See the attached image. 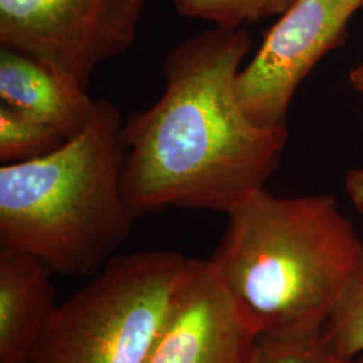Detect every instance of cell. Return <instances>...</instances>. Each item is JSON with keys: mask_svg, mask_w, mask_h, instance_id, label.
<instances>
[{"mask_svg": "<svg viewBox=\"0 0 363 363\" xmlns=\"http://www.w3.org/2000/svg\"><path fill=\"white\" fill-rule=\"evenodd\" d=\"M250 46L244 27H214L166 55L162 96L121 128L123 193L136 220L166 208L228 214L265 189L289 133L256 124L237 99Z\"/></svg>", "mask_w": 363, "mask_h": 363, "instance_id": "cell-1", "label": "cell"}, {"mask_svg": "<svg viewBox=\"0 0 363 363\" xmlns=\"http://www.w3.org/2000/svg\"><path fill=\"white\" fill-rule=\"evenodd\" d=\"M226 216L210 261L259 335L322 331L363 277V241L333 195L261 189Z\"/></svg>", "mask_w": 363, "mask_h": 363, "instance_id": "cell-2", "label": "cell"}, {"mask_svg": "<svg viewBox=\"0 0 363 363\" xmlns=\"http://www.w3.org/2000/svg\"><path fill=\"white\" fill-rule=\"evenodd\" d=\"M123 123L116 105L100 99L76 138L38 159L1 164V249L72 277L104 268L136 220L121 183Z\"/></svg>", "mask_w": 363, "mask_h": 363, "instance_id": "cell-3", "label": "cell"}, {"mask_svg": "<svg viewBox=\"0 0 363 363\" xmlns=\"http://www.w3.org/2000/svg\"><path fill=\"white\" fill-rule=\"evenodd\" d=\"M194 259L169 250L112 257L57 306L31 363H145Z\"/></svg>", "mask_w": 363, "mask_h": 363, "instance_id": "cell-4", "label": "cell"}, {"mask_svg": "<svg viewBox=\"0 0 363 363\" xmlns=\"http://www.w3.org/2000/svg\"><path fill=\"white\" fill-rule=\"evenodd\" d=\"M147 0H0V46L88 89L100 66L128 52Z\"/></svg>", "mask_w": 363, "mask_h": 363, "instance_id": "cell-5", "label": "cell"}, {"mask_svg": "<svg viewBox=\"0 0 363 363\" xmlns=\"http://www.w3.org/2000/svg\"><path fill=\"white\" fill-rule=\"evenodd\" d=\"M343 0H295L265 34L235 79L240 104L256 124L286 125L301 81L346 38Z\"/></svg>", "mask_w": 363, "mask_h": 363, "instance_id": "cell-6", "label": "cell"}, {"mask_svg": "<svg viewBox=\"0 0 363 363\" xmlns=\"http://www.w3.org/2000/svg\"><path fill=\"white\" fill-rule=\"evenodd\" d=\"M259 334L210 259H194L145 363H252Z\"/></svg>", "mask_w": 363, "mask_h": 363, "instance_id": "cell-7", "label": "cell"}, {"mask_svg": "<svg viewBox=\"0 0 363 363\" xmlns=\"http://www.w3.org/2000/svg\"><path fill=\"white\" fill-rule=\"evenodd\" d=\"M0 104L50 127L65 140L88 127L97 100L37 60L0 46Z\"/></svg>", "mask_w": 363, "mask_h": 363, "instance_id": "cell-8", "label": "cell"}, {"mask_svg": "<svg viewBox=\"0 0 363 363\" xmlns=\"http://www.w3.org/2000/svg\"><path fill=\"white\" fill-rule=\"evenodd\" d=\"M52 268L0 247V363H31L55 312Z\"/></svg>", "mask_w": 363, "mask_h": 363, "instance_id": "cell-9", "label": "cell"}, {"mask_svg": "<svg viewBox=\"0 0 363 363\" xmlns=\"http://www.w3.org/2000/svg\"><path fill=\"white\" fill-rule=\"evenodd\" d=\"M65 142L50 127L0 104V160L3 164L38 159Z\"/></svg>", "mask_w": 363, "mask_h": 363, "instance_id": "cell-10", "label": "cell"}, {"mask_svg": "<svg viewBox=\"0 0 363 363\" xmlns=\"http://www.w3.org/2000/svg\"><path fill=\"white\" fill-rule=\"evenodd\" d=\"M295 0H174L177 13L220 28H241L262 18L281 15Z\"/></svg>", "mask_w": 363, "mask_h": 363, "instance_id": "cell-11", "label": "cell"}, {"mask_svg": "<svg viewBox=\"0 0 363 363\" xmlns=\"http://www.w3.org/2000/svg\"><path fill=\"white\" fill-rule=\"evenodd\" d=\"M323 330L301 337L259 335L252 363H357L337 352Z\"/></svg>", "mask_w": 363, "mask_h": 363, "instance_id": "cell-12", "label": "cell"}, {"mask_svg": "<svg viewBox=\"0 0 363 363\" xmlns=\"http://www.w3.org/2000/svg\"><path fill=\"white\" fill-rule=\"evenodd\" d=\"M325 337L342 357L363 354V277L351 286L325 325Z\"/></svg>", "mask_w": 363, "mask_h": 363, "instance_id": "cell-13", "label": "cell"}, {"mask_svg": "<svg viewBox=\"0 0 363 363\" xmlns=\"http://www.w3.org/2000/svg\"><path fill=\"white\" fill-rule=\"evenodd\" d=\"M345 190L352 206L363 214V167L351 169L345 179Z\"/></svg>", "mask_w": 363, "mask_h": 363, "instance_id": "cell-14", "label": "cell"}, {"mask_svg": "<svg viewBox=\"0 0 363 363\" xmlns=\"http://www.w3.org/2000/svg\"><path fill=\"white\" fill-rule=\"evenodd\" d=\"M351 86L363 94V61L350 72Z\"/></svg>", "mask_w": 363, "mask_h": 363, "instance_id": "cell-15", "label": "cell"}, {"mask_svg": "<svg viewBox=\"0 0 363 363\" xmlns=\"http://www.w3.org/2000/svg\"><path fill=\"white\" fill-rule=\"evenodd\" d=\"M362 7L363 0H343V15L349 21Z\"/></svg>", "mask_w": 363, "mask_h": 363, "instance_id": "cell-16", "label": "cell"}, {"mask_svg": "<svg viewBox=\"0 0 363 363\" xmlns=\"http://www.w3.org/2000/svg\"><path fill=\"white\" fill-rule=\"evenodd\" d=\"M357 363H363V354L357 358Z\"/></svg>", "mask_w": 363, "mask_h": 363, "instance_id": "cell-17", "label": "cell"}]
</instances>
